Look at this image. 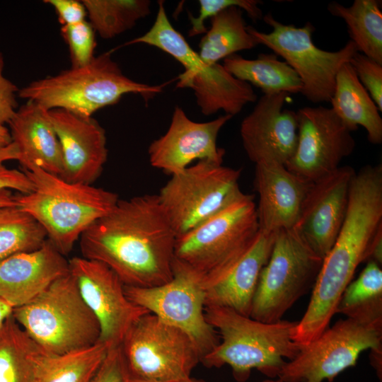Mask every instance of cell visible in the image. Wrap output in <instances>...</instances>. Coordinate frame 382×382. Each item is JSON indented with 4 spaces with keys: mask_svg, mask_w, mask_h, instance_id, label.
I'll list each match as a JSON object with an SVG mask.
<instances>
[{
    "mask_svg": "<svg viewBox=\"0 0 382 382\" xmlns=\"http://www.w3.org/2000/svg\"><path fill=\"white\" fill-rule=\"evenodd\" d=\"M176 234L157 195L119 199L79 238L82 257L110 268L125 286L149 288L173 277Z\"/></svg>",
    "mask_w": 382,
    "mask_h": 382,
    "instance_id": "cell-1",
    "label": "cell"
},
{
    "mask_svg": "<svg viewBox=\"0 0 382 382\" xmlns=\"http://www.w3.org/2000/svg\"><path fill=\"white\" fill-rule=\"evenodd\" d=\"M382 227V166L368 165L353 176L347 214L323 263L308 307L294 329L301 347L329 326L340 299L358 266L366 262L371 243Z\"/></svg>",
    "mask_w": 382,
    "mask_h": 382,
    "instance_id": "cell-2",
    "label": "cell"
},
{
    "mask_svg": "<svg viewBox=\"0 0 382 382\" xmlns=\"http://www.w3.org/2000/svg\"><path fill=\"white\" fill-rule=\"evenodd\" d=\"M204 314L221 340L200 361L207 368L230 366L238 382L247 381L254 369L277 378L285 359H293L300 350L293 340L298 321L265 323L218 306H206Z\"/></svg>",
    "mask_w": 382,
    "mask_h": 382,
    "instance_id": "cell-3",
    "label": "cell"
},
{
    "mask_svg": "<svg viewBox=\"0 0 382 382\" xmlns=\"http://www.w3.org/2000/svg\"><path fill=\"white\" fill-rule=\"evenodd\" d=\"M23 171L33 188L16 196L17 207L39 223L48 240L64 256L84 231L108 214L120 199L113 192L70 183L36 166Z\"/></svg>",
    "mask_w": 382,
    "mask_h": 382,
    "instance_id": "cell-4",
    "label": "cell"
},
{
    "mask_svg": "<svg viewBox=\"0 0 382 382\" xmlns=\"http://www.w3.org/2000/svg\"><path fill=\"white\" fill-rule=\"evenodd\" d=\"M168 83L150 86L129 79L108 52L95 57L86 65L71 66L30 82L19 89L18 96L47 110L61 109L92 117L100 109L117 103L126 94L140 95L147 102Z\"/></svg>",
    "mask_w": 382,
    "mask_h": 382,
    "instance_id": "cell-5",
    "label": "cell"
},
{
    "mask_svg": "<svg viewBox=\"0 0 382 382\" xmlns=\"http://www.w3.org/2000/svg\"><path fill=\"white\" fill-rule=\"evenodd\" d=\"M12 316L47 354L85 349L100 340V323L70 272L28 303L13 308Z\"/></svg>",
    "mask_w": 382,
    "mask_h": 382,
    "instance_id": "cell-6",
    "label": "cell"
},
{
    "mask_svg": "<svg viewBox=\"0 0 382 382\" xmlns=\"http://www.w3.org/2000/svg\"><path fill=\"white\" fill-rule=\"evenodd\" d=\"M258 231L253 197L244 194L216 215L176 237L173 270L194 274L204 287L232 265Z\"/></svg>",
    "mask_w": 382,
    "mask_h": 382,
    "instance_id": "cell-7",
    "label": "cell"
},
{
    "mask_svg": "<svg viewBox=\"0 0 382 382\" xmlns=\"http://www.w3.org/2000/svg\"><path fill=\"white\" fill-rule=\"evenodd\" d=\"M137 43L156 47L183 65L185 70L178 76L176 86L193 90L197 104L204 115L223 110L233 117L245 105L257 100L251 85L234 77L222 64H208L202 59L171 24L163 1H158V11L151 28L124 46Z\"/></svg>",
    "mask_w": 382,
    "mask_h": 382,
    "instance_id": "cell-8",
    "label": "cell"
},
{
    "mask_svg": "<svg viewBox=\"0 0 382 382\" xmlns=\"http://www.w3.org/2000/svg\"><path fill=\"white\" fill-rule=\"evenodd\" d=\"M323 260L294 228L277 232L270 258L260 275L250 317L265 323L282 320L313 287Z\"/></svg>",
    "mask_w": 382,
    "mask_h": 382,
    "instance_id": "cell-9",
    "label": "cell"
},
{
    "mask_svg": "<svg viewBox=\"0 0 382 382\" xmlns=\"http://www.w3.org/2000/svg\"><path fill=\"white\" fill-rule=\"evenodd\" d=\"M241 170L199 161L170 175L157 195L176 236L216 215L243 193Z\"/></svg>",
    "mask_w": 382,
    "mask_h": 382,
    "instance_id": "cell-10",
    "label": "cell"
},
{
    "mask_svg": "<svg viewBox=\"0 0 382 382\" xmlns=\"http://www.w3.org/2000/svg\"><path fill=\"white\" fill-rule=\"evenodd\" d=\"M262 20L272 28L270 33L248 25L257 43L270 48L296 71L303 86L301 94L308 101L330 102L338 71L357 52L354 42L348 41L337 51H326L315 45L312 38L315 28L310 22L296 27L278 21L270 13Z\"/></svg>",
    "mask_w": 382,
    "mask_h": 382,
    "instance_id": "cell-11",
    "label": "cell"
},
{
    "mask_svg": "<svg viewBox=\"0 0 382 382\" xmlns=\"http://www.w3.org/2000/svg\"><path fill=\"white\" fill-rule=\"evenodd\" d=\"M120 347L130 377L151 381L187 378L202 357L189 335L151 313L133 325Z\"/></svg>",
    "mask_w": 382,
    "mask_h": 382,
    "instance_id": "cell-12",
    "label": "cell"
},
{
    "mask_svg": "<svg viewBox=\"0 0 382 382\" xmlns=\"http://www.w3.org/2000/svg\"><path fill=\"white\" fill-rule=\"evenodd\" d=\"M367 349L382 350V325L340 319L300 347L277 378L283 382H332L343 371L354 366L360 354Z\"/></svg>",
    "mask_w": 382,
    "mask_h": 382,
    "instance_id": "cell-13",
    "label": "cell"
},
{
    "mask_svg": "<svg viewBox=\"0 0 382 382\" xmlns=\"http://www.w3.org/2000/svg\"><path fill=\"white\" fill-rule=\"evenodd\" d=\"M173 279L159 286H125L128 299L163 322L185 332L193 340L201 359L219 342L217 331L206 320L203 282L194 274L173 270Z\"/></svg>",
    "mask_w": 382,
    "mask_h": 382,
    "instance_id": "cell-14",
    "label": "cell"
},
{
    "mask_svg": "<svg viewBox=\"0 0 382 382\" xmlns=\"http://www.w3.org/2000/svg\"><path fill=\"white\" fill-rule=\"evenodd\" d=\"M69 266L82 297L100 323L99 342L108 349L120 346L133 325L149 312L128 299L124 284L105 264L74 257Z\"/></svg>",
    "mask_w": 382,
    "mask_h": 382,
    "instance_id": "cell-15",
    "label": "cell"
},
{
    "mask_svg": "<svg viewBox=\"0 0 382 382\" xmlns=\"http://www.w3.org/2000/svg\"><path fill=\"white\" fill-rule=\"evenodd\" d=\"M298 142L285 167L301 178L315 182L340 167L354 151L352 131L330 108L304 107L297 112Z\"/></svg>",
    "mask_w": 382,
    "mask_h": 382,
    "instance_id": "cell-16",
    "label": "cell"
},
{
    "mask_svg": "<svg viewBox=\"0 0 382 382\" xmlns=\"http://www.w3.org/2000/svg\"><path fill=\"white\" fill-rule=\"evenodd\" d=\"M231 117L225 114L209 122H198L175 106L168 130L149 146L150 164L170 175L181 172L196 160L222 164L225 150L217 147L216 139Z\"/></svg>",
    "mask_w": 382,
    "mask_h": 382,
    "instance_id": "cell-17",
    "label": "cell"
},
{
    "mask_svg": "<svg viewBox=\"0 0 382 382\" xmlns=\"http://www.w3.org/2000/svg\"><path fill=\"white\" fill-rule=\"evenodd\" d=\"M288 96L285 93L263 94L241 122L243 146L255 165L276 163L285 166L296 151L297 114L284 108Z\"/></svg>",
    "mask_w": 382,
    "mask_h": 382,
    "instance_id": "cell-18",
    "label": "cell"
},
{
    "mask_svg": "<svg viewBox=\"0 0 382 382\" xmlns=\"http://www.w3.org/2000/svg\"><path fill=\"white\" fill-rule=\"evenodd\" d=\"M349 166L313 182L293 228L323 259L331 249L344 222L349 187L355 174Z\"/></svg>",
    "mask_w": 382,
    "mask_h": 382,
    "instance_id": "cell-19",
    "label": "cell"
},
{
    "mask_svg": "<svg viewBox=\"0 0 382 382\" xmlns=\"http://www.w3.org/2000/svg\"><path fill=\"white\" fill-rule=\"evenodd\" d=\"M48 114L61 147L64 166L61 178L92 185L108 159L105 129L93 117H83L61 109L48 110Z\"/></svg>",
    "mask_w": 382,
    "mask_h": 382,
    "instance_id": "cell-20",
    "label": "cell"
},
{
    "mask_svg": "<svg viewBox=\"0 0 382 382\" xmlns=\"http://www.w3.org/2000/svg\"><path fill=\"white\" fill-rule=\"evenodd\" d=\"M313 182L306 180L276 163L255 165L254 186L259 231L277 233L293 228Z\"/></svg>",
    "mask_w": 382,
    "mask_h": 382,
    "instance_id": "cell-21",
    "label": "cell"
},
{
    "mask_svg": "<svg viewBox=\"0 0 382 382\" xmlns=\"http://www.w3.org/2000/svg\"><path fill=\"white\" fill-rule=\"evenodd\" d=\"M69 272V260L47 239L36 250L0 261V298L13 308L22 306Z\"/></svg>",
    "mask_w": 382,
    "mask_h": 382,
    "instance_id": "cell-22",
    "label": "cell"
},
{
    "mask_svg": "<svg viewBox=\"0 0 382 382\" xmlns=\"http://www.w3.org/2000/svg\"><path fill=\"white\" fill-rule=\"evenodd\" d=\"M276 233L259 231L232 265L204 286L205 307L228 308L250 316L260 275L270 258Z\"/></svg>",
    "mask_w": 382,
    "mask_h": 382,
    "instance_id": "cell-23",
    "label": "cell"
},
{
    "mask_svg": "<svg viewBox=\"0 0 382 382\" xmlns=\"http://www.w3.org/2000/svg\"><path fill=\"white\" fill-rule=\"evenodd\" d=\"M12 143L18 149V161L23 169L36 166L61 177L63 159L58 137L48 110L26 101L8 122Z\"/></svg>",
    "mask_w": 382,
    "mask_h": 382,
    "instance_id": "cell-24",
    "label": "cell"
},
{
    "mask_svg": "<svg viewBox=\"0 0 382 382\" xmlns=\"http://www.w3.org/2000/svg\"><path fill=\"white\" fill-rule=\"evenodd\" d=\"M330 102V108L352 132L361 126L370 143L381 144L380 111L349 62L344 64L337 72Z\"/></svg>",
    "mask_w": 382,
    "mask_h": 382,
    "instance_id": "cell-25",
    "label": "cell"
},
{
    "mask_svg": "<svg viewBox=\"0 0 382 382\" xmlns=\"http://www.w3.org/2000/svg\"><path fill=\"white\" fill-rule=\"evenodd\" d=\"M224 67L236 79L253 85L264 94L301 93L302 83L296 71L274 54L260 53L248 59L236 54L223 59Z\"/></svg>",
    "mask_w": 382,
    "mask_h": 382,
    "instance_id": "cell-26",
    "label": "cell"
},
{
    "mask_svg": "<svg viewBox=\"0 0 382 382\" xmlns=\"http://www.w3.org/2000/svg\"><path fill=\"white\" fill-rule=\"evenodd\" d=\"M243 13L241 8L231 6L210 18L211 27L199 45L198 54L204 62L219 63L237 52L251 50L258 45L248 30Z\"/></svg>",
    "mask_w": 382,
    "mask_h": 382,
    "instance_id": "cell-27",
    "label": "cell"
},
{
    "mask_svg": "<svg viewBox=\"0 0 382 382\" xmlns=\"http://www.w3.org/2000/svg\"><path fill=\"white\" fill-rule=\"evenodd\" d=\"M45 354L11 314L0 328V382H33Z\"/></svg>",
    "mask_w": 382,
    "mask_h": 382,
    "instance_id": "cell-28",
    "label": "cell"
},
{
    "mask_svg": "<svg viewBox=\"0 0 382 382\" xmlns=\"http://www.w3.org/2000/svg\"><path fill=\"white\" fill-rule=\"evenodd\" d=\"M328 10L345 21L357 52L382 64L381 1L354 0L350 6L332 1Z\"/></svg>",
    "mask_w": 382,
    "mask_h": 382,
    "instance_id": "cell-29",
    "label": "cell"
},
{
    "mask_svg": "<svg viewBox=\"0 0 382 382\" xmlns=\"http://www.w3.org/2000/svg\"><path fill=\"white\" fill-rule=\"evenodd\" d=\"M336 313L362 323L382 325V270L373 261L342 293Z\"/></svg>",
    "mask_w": 382,
    "mask_h": 382,
    "instance_id": "cell-30",
    "label": "cell"
},
{
    "mask_svg": "<svg viewBox=\"0 0 382 382\" xmlns=\"http://www.w3.org/2000/svg\"><path fill=\"white\" fill-rule=\"evenodd\" d=\"M108 351L105 345L98 342L64 354H45L39 361L33 382H90Z\"/></svg>",
    "mask_w": 382,
    "mask_h": 382,
    "instance_id": "cell-31",
    "label": "cell"
},
{
    "mask_svg": "<svg viewBox=\"0 0 382 382\" xmlns=\"http://www.w3.org/2000/svg\"><path fill=\"white\" fill-rule=\"evenodd\" d=\"M88 22L103 39L131 28L151 13L149 0H82Z\"/></svg>",
    "mask_w": 382,
    "mask_h": 382,
    "instance_id": "cell-32",
    "label": "cell"
},
{
    "mask_svg": "<svg viewBox=\"0 0 382 382\" xmlns=\"http://www.w3.org/2000/svg\"><path fill=\"white\" fill-rule=\"evenodd\" d=\"M47 238L39 223L17 206L0 207V261L36 250Z\"/></svg>",
    "mask_w": 382,
    "mask_h": 382,
    "instance_id": "cell-33",
    "label": "cell"
},
{
    "mask_svg": "<svg viewBox=\"0 0 382 382\" xmlns=\"http://www.w3.org/2000/svg\"><path fill=\"white\" fill-rule=\"evenodd\" d=\"M61 33L69 47L72 67L92 61L96 46V31L88 21L62 26Z\"/></svg>",
    "mask_w": 382,
    "mask_h": 382,
    "instance_id": "cell-34",
    "label": "cell"
},
{
    "mask_svg": "<svg viewBox=\"0 0 382 382\" xmlns=\"http://www.w3.org/2000/svg\"><path fill=\"white\" fill-rule=\"evenodd\" d=\"M199 14L197 17L190 15L191 28L188 32L189 37H194L207 32L204 21L211 18L222 10L238 6L245 11L254 21L262 18V11L258 5L257 0H199Z\"/></svg>",
    "mask_w": 382,
    "mask_h": 382,
    "instance_id": "cell-35",
    "label": "cell"
},
{
    "mask_svg": "<svg viewBox=\"0 0 382 382\" xmlns=\"http://www.w3.org/2000/svg\"><path fill=\"white\" fill-rule=\"evenodd\" d=\"M349 63L353 67L360 83L381 112L382 64L358 52Z\"/></svg>",
    "mask_w": 382,
    "mask_h": 382,
    "instance_id": "cell-36",
    "label": "cell"
},
{
    "mask_svg": "<svg viewBox=\"0 0 382 382\" xmlns=\"http://www.w3.org/2000/svg\"><path fill=\"white\" fill-rule=\"evenodd\" d=\"M18 158L16 146L11 143L0 148V190H16L21 194H27L33 190V185L28 175L23 170L8 168L6 161Z\"/></svg>",
    "mask_w": 382,
    "mask_h": 382,
    "instance_id": "cell-37",
    "label": "cell"
},
{
    "mask_svg": "<svg viewBox=\"0 0 382 382\" xmlns=\"http://www.w3.org/2000/svg\"><path fill=\"white\" fill-rule=\"evenodd\" d=\"M128 371L120 346L108 349L90 382H129Z\"/></svg>",
    "mask_w": 382,
    "mask_h": 382,
    "instance_id": "cell-38",
    "label": "cell"
},
{
    "mask_svg": "<svg viewBox=\"0 0 382 382\" xmlns=\"http://www.w3.org/2000/svg\"><path fill=\"white\" fill-rule=\"evenodd\" d=\"M5 62L0 52V125L10 122L17 110L16 96L19 88L4 75Z\"/></svg>",
    "mask_w": 382,
    "mask_h": 382,
    "instance_id": "cell-39",
    "label": "cell"
},
{
    "mask_svg": "<svg viewBox=\"0 0 382 382\" xmlns=\"http://www.w3.org/2000/svg\"><path fill=\"white\" fill-rule=\"evenodd\" d=\"M44 2L53 7L62 26L86 20L87 13L82 1L45 0Z\"/></svg>",
    "mask_w": 382,
    "mask_h": 382,
    "instance_id": "cell-40",
    "label": "cell"
},
{
    "mask_svg": "<svg viewBox=\"0 0 382 382\" xmlns=\"http://www.w3.org/2000/svg\"><path fill=\"white\" fill-rule=\"evenodd\" d=\"M373 261L381 266L382 264V227L374 236L369 248L366 262Z\"/></svg>",
    "mask_w": 382,
    "mask_h": 382,
    "instance_id": "cell-41",
    "label": "cell"
},
{
    "mask_svg": "<svg viewBox=\"0 0 382 382\" xmlns=\"http://www.w3.org/2000/svg\"><path fill=\"white\" fill-rule=\"evenodd\" d=\"M17 206L16 196L9 190H0V207Z\"/></svg>",
    "mask_w": 382,
    "mask_h": 382,
    "instance_id": "cell-42",
    "label": "cell"
},
{
    "mask_svg": "<svg viewBox=\"0 0 382 382\" xmlns=\"http://www.w3.org/2000/svg\"><path fill=\"white\" fill-rule=\"evenodd\" d=\"M13 309L8 303L0 298V328L6 318L12 314Z\"/></svg>",
    "mask_w": 382,
    "mask_h": 382,
    "instance_id": "cell-43",
    "label": "cell"
},
{
    "mask_svg": "<svg viewBox=\"0 0 382 382\" xmlns=\"http://www.w3.org/2000/svg\"><path fill=\"white\" fill-rule=\"evenodd\" d=\"M12 143L9 129L5 125H0V148L5 147Z\"/></svg>",
    "mask_w": 382,
    "mask_h": 382,
    "instance_id": "cell-44",
    "label": "cell"
},
{
    "mask_svg": "<svg viewBox=\"0 0 382 382\" xmlns=\"http://www.w3.org/2000/svg\"><path fill=\"white\" fill-rule=\"evenodd\" d=\"M129 382H205V381L202 379H199V378L190 376L187 378L178 380V381H151L141 380V379L134 378L130 377Z\"/></svg>",
    "mask_w": 382,
    "mask_h": 382,
    "instance_id": "cell-45",
    "label": "cell"
},
{
    "mask_svg": "<svg viewBox=\"0 0 382 382\" xmlns=\"http://www.w3.org/2000/svg\"><path fill=\"white\" fill-rule=\"evenodd\" d=\"M262 382H283V381L280 380L279 378H267V379L264 380Z\"/></svg>",
    "mask_w": 382,
    "mask_h": 382,
    "instance_id": "cell-46",
    "label": "cell"
}]
</instances>
